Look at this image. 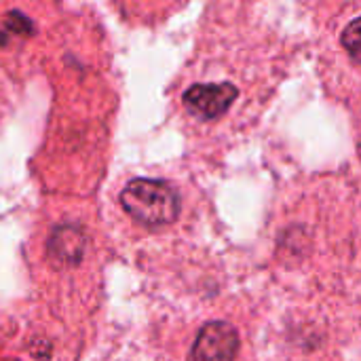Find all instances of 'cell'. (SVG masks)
Instances as JSON below:
<instances>
[{
	"instance_id": "obj_1",
	"label": "cell",
	"mask_w": 361,
	"mask_h": 361,
	"mask_svg": "<svg viewBox=\"0 0 361 361\" xmlns=\"http://www.w3.org/2000/svg\"><path fill=\"white\" fill-rule=\"evenodd\" d=\"M121 205L133 220L148 226L169 224L180 216V197L163 180L137 178L129 182L121 192Z\"/></svg>"
},
{
	"instance_id": "obj_3",
	"label": "cell",
	"mask_w": 361,
	"mask_h": 361,
	"mask_svg": "<svg viewBox=\"0 0 361 361\" xmlns=\"http://www.w3.org/2000/svg\"><path fill=\"white\" fill-rule=\"evenodd\" d=\"M239 95L237 87L231 82H216V85H192L184 93V106L186 110L201 118V121H216L235 102Z\"/></svg>"
},
{
	"instance_id": "obj_2",
	"label": "cell",
	"mask_w": 361,
	"mask_h": 361,
	"mask_svg": "<svg viewBox=\"0 0 361 361\" xmlns=\"http://www.w3.org/2000/svg\"><path fill=\"white\" fill-rule=\"evenodd\" d=\"M239 351V334L226 322H209L201 328L190 361H235Z\"/></svg>"
},
{
	"instance_id": "obj_4",
	"label": "cell",
	"mask_w": 361,
	"mask_h": 361,
	"mask_svg": "<svg viewBox=\"0 0 361 361\" xmlns=\"http://www.w3.org/2000/svg\"><path fill=\"white\" fill-rule=\"evenodd\" d=\"M51 252L55 258L63 260V262H76L82 254L85 247V239L82 233L74 226H61L53 233L51 237Z\"/></svg>"
},
{
	"instance_id": "obj_6",
	"label": "cell",
	"mask_w": 361,
	"mask_h": 361,
	"mask_svg": "<svg viewBox=\"0 0 361 361\" xmlns=\"http://www.w3.org/2000/svg\"><path fill=\"white\" fill-rule=\"evenodd\" d=\"M341 40H343V47L347 49V53H349L355 61H360L361 63V17L353 19V21L345 27Z\"/></svg>"
},
{
	"instance_id": "obj_5",
	"label": "cell",
	"mask_w": 361,
	"mask_h": 361,
	"mask_svg": "<svg viewBox=\"0 0 361 361\" xmlns=\"http://www.w3.org/2000/svg\"><path fill=\"white\" fill-rule=\"evenodd\" d=\"M32 23L25 19L21 13H8L0 25V44H4L13 36H30L32 34Z\"/></svg>"
}]
</instances>
